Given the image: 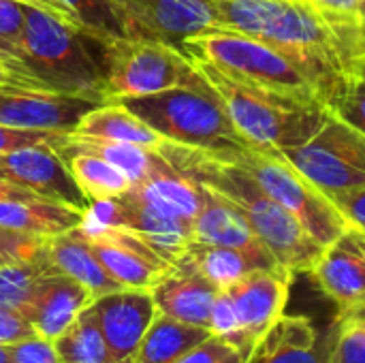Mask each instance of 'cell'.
<instances>
[{"label":"cell","mask_w":365,"mask_h":363,"mask_svg":"<svg viewBox=\"0 0 365 363\" xmlns=\"http://www.w3.org/2000/svg\"><path fill=\"white\" fill-rule=\"evenodd\" d=\"M156 152L180 175L227 197L246 216L255 235L280 267L291 274L312 272L325 246L319 244L289 210L269 199L244 169L222 154V150H203L163 139Z\"/></svg>","instance_id":"6da1fadb"},{"label":"cell","mask_w":365,"mask_h":363,"mask_svg":"<svg viewBox=\"0 0 365 363\" xmlns=\"http://www.w3.org/2000/svg\"><path fill=\"white\" fill-rule=\"evenodd\" d=\"M222 30L248 34L295 60L321 88L323 105L346 71L331 28L299 0H210Z\"/></svg>","instance_id":"7a4b0ae2"},{"label":"cell","mask_w":365,"mask_h":363,"mask_svg":"<svg viewBox=\"0 0 365 363\" xmlns=\"http://www.w3.org/2000/svg\"><path fill=\"white\" fill-rule=\"evenodd\" d=\"M190 62L205 77L237 133L255 150L280 152L297 148L306 143L329 116L321 105L299 103L244 83L207 60L190 58Z\"/></svg>","instance_id":"3957f363"},{"label":"cell","mask_w":365,"mask_h":363,"mask_svg":"<svg viewBox=\"0 0 365 363\" xmlns=\"http://www.w3.org/2000/svg\"><path fill=\"white\" fill-rule=\"evenodd\" d=\"M21 60L47 90L107 103L86 30L32 4H26Z\"/></svg>","instance_id":"277c9868"},{"label":"cell","mask_w":365,"mask_h":363,"mask_svg":"<svg viewBox=\"0 0 365 363\" xmlns=\"http://www.w3.org/2000/svg\"><path fill=\"white\" fill-rule=\"evenodd\" d=\"M86 34L92 58L105 81L107 103L120 96H143L169 88L212 90L190 58L171 45Z\"/></svg>","instance_id":"5b68a950"},{"label":"cell","mask_w":365,"mask_h":363,"mask_svg":"<svg viewBox=\"0 0 365 363\" xmlns=\"http://www.w3.org/2000/svg\"><path fill=\"white\" fill-rule=\"evenodd\" d=\"M182 49L186 56L207 60L244 83L323 107V92L317 81L295 60L259 39L220 28L186 39Z\"/></svg>","instance_id":"8992f818"},{"label":"cell","mask_w":365,"mask_h":363,"mask_svg":"<svg viewBox=\"0 0 365 363\" xmlns=\"http://www.w3.org/2000/svg\"><path fill=\"white\" fill-rule=\"evenodd\" d=\"M113 101L124 105L163 139L203 150L250 148L229 120L214 90L169 88L154 94L120 96Z\"/></svg>","instance_id":"52a82bcc"},{"label":"cell","mask_w":365,"mask_h":363,"mask_svg":"<svg viewBox=\"0 0 365 363\" xmlns=\"http://www.w3.org/2000/svg\"><path fill=\"white\" fill-rule=\"evenodd\" d=\"M222 154L244 169L269 199L289 210L319 244H331L349 227L334 203L278 154L255 148H231Z\"/></svg>","instance_id":"ba28073f"},{"label":"cell","mask_w":365,"mask_h":363,"mask_svg":"<svg viewBox=\"0 0 365 363\" xmlns=\"http://www.w3.org/2000/svg\"><path fill=\"white\" fill-rule=\"evenodd\" d=\"M293 276L284 267L255 270L220 289L212 308V334L252 353L257 342L284 315Z\"/></svg>","instance_id":"9c48e42d"},{"label":"cell","mask_w":365,"mask_h":363,"mask_svg":"<svg viewBox=\"0 0 365 363\" xmlns=\"http://www.w3.org/2000/svg\"><path fill=\"white\" fill-rule=\"evenodd\" d=\"M274 154L325 197L365 186V135L334 116L306 143Z\"/></svg>","instance_id":"30bf717a"},{"label":"cell","mask_w":365,"mask_h":363,"mask_svg":"<svg viewBox=\"0 0 365 363\" xmlns=\"http://www.w3.org/2000/svg\"><path fill=\"white\" fill-rule=\"evenodd\" d=\"M83 218L96 225L122 227L133 231L169 263H175L184 255L186 246L192 242L190 220L156 210L130 188L120 197L92 201Z\"/></svg>","instance_id":"8fae6325"},{"label":"cell","mask_w":365,"mask_h":363,"mask_svg":"<svg viewBox=\"0 0 365 363\" xmlns=\"http://www.w3.org/2000/svg\"><path fill=\"white\" fill-rule=\"evenodd\" d=\"M92 248L103 267L124 289L152 291L156 282L173 267L148 242L122 227H105L83 218L75 229Z\"/></svg>","instance_id":"7c38bea8"},{"label":"cell","mask_w":365,"mask_h":363,"mask_svg":"<svg viewBox=\"0 0 365 363\" xmlns=\"http://www.w3.org/2000/svg\"><path fill=\"white\" fill-rule=\"evenodd\" d=\"M128 19L133 39L182 49L186 39L220 30L210 0H111ZM186 56V53H184Z\"/></svg>","instance_id":"4fadbf2b"},{"label":"cell","mask_w":365,"mask_h":363,"mask_svg":"<svg viewBox=\"0 0 365 363\" xmlns=\"http://www.w3.org/2000/svg\"><path fill=\"white\" fill-rule=\"evenodd\" d=\"M101 105L105 103L47 88L0 86V124L13 128L71 135L77 131L79 122Z\"/></svg>","instance_id":"5bb4252c"},{"label":"cell","mask_w":365,"mask_h":363,"mask_svg":"<svg viewBox=\"0 0 365 363\" xmlns=\"http://www.w3.org/2000/svg\"><path fill=\"white\" fill-rule=\"evenodd\" d=\"M0 178L83 214L92 205V199L81 190L66 163L51 145H30L0 154Z\"/></svg>","instance_id":"9a60e30c"},{"label":"cell","mask_w":365,"mask_h":363,"mask_svg":"<svg viewBox=\"0 0 365 363\" xmlns=\"http://www.w3.org/2000/svg\"><path fill=\"white\" fill-rule=\"evenodd\" d=\"M109 349L111 363H135L139 344L158 315L152 291L122 289L90 304Z\"/></svg>","instance_id":"2e32d148"},{"label":"cell","mask_w":365,"mask_h":363,"mask_svg":"<svg viewBox=\"0 0 365 363\" xmlns=\"http://www.w3.org/2000/svg\"><path fill=\"white\" fill-rule=\"evenodd\" d=\"M321 291L336 302L338 315L365 310V233L346 227L312 267Z\"/></svg>","instance_id":"e0dca14e"},{"label":"cell","mask_w":365,"mask_h":363,"mask_svg":"<svg viewBox=\"0 0 365 363\" xmlns=\"http://www.w3.org/2000/svg\"><path fill=\"white\" fill-rule=\"evenodd\" d=\"M214 287L184 255L173 263V267L156 282L152 297L158 312L197 327L212 332V308L218 295Z\"/></svg>","instance_id":"ac0fdd59"},{"label":"cell","mask_w":365,"mask_h":363,"mask_svg":"<svg viewBox=\"0 0 365 363\" xmlns=\"http://www.w3.org/2000/svg\"><path fill=\"white\" fill-rule=\"evenodd\" d=\"M201 188H203V205L192 220V240L201 244L237 248L259 259L276 263L272 252L255 235L246 216L220 193L207 186Z\"/></svg>","instance_id":"d6986e66"},{"label":"cell","mask_w":365,"mask_h":363,"mask_svg":"<svg viewBox=\"0 0 365 363\" xmlns=\"http://www.w3.org/2000/svg\"><path fill=\"white\" fill-rule=\"evenodd\" d=\"M92 293L64 274H49L41 280L28 310L26 319L43 338H58L90 304Z\"/></svg>","instance_id":"ffe728a7"},{"label":"cell","mask_w":365,"mask_h":363,"mask_svg":"<svg viewBox=\"0 0 365 363\" xmlns=\"http://www.w3.org/2000/svg\"><path fill=\"white\" fill-rule=\"evenodd\" d=\"M53 150L58 152L60 158L73 156V154H94L115 169H120L128 180L130 186H137L158 173L160 169L167 167V160L150 148L133 145V143H118V141H107L98 137H83V135H64Z\"/></svg>","instance_id":"44dd1931"},{"label":"cell","mask_w":365,"mask_h":363,"mask_svg":"<svg viewBox=\"0 0 365 363\" xmlns=\"http://www.w3.org/2000/svg\"><path fill=\"white\" fill-rule=\"evenodd\" d=\"M45 252L51 265L56 267V272L71 276L73 280L83 285L94 300L124 289L118 280L111 278V274L103 267V263L92 252L90 244L75 229L68 233L47 237Z\"/></svg>","instance_id":"7402d4cb"},{"label":"cell","mask_w":365,"mask_h":363,"mask_svg":"<svg viewBox=\"0 0 365 363\" xmlns=\"http://www.w3.org/2000/svg\"><path fill=\"white\" fill-rule=\"evenodd\" d=\"M81 223L83 212L51 199L34 197L0 201V227L4 229L41 237H53L77 229Z\"/></svg>","instance_id":"603a6c76"},{"label":"cell","mask_w":365,"mask_h":363,"mask_svg":"<svg viewBox=\"0 0 365 363\" xmlns=\"http://www.w3.org/2000/svg\"><path fill=\"white\" fill-rule=\"evenodd\" d=\"M248 363H323L312 323L306 317L282 315L257 342Z\"/></svg>","instance_id":"cb8c5ba5"},{"label":"cell","mask_w":365,"mask_h":363,"mask_svg":"<svg viewBox=\"0 0 365 363\" xmlns=\"http://www.w3.org/2000/svg\"><path fill=\"white\" fill-rule=\"evenodd\" d=\"M143 201L154 205L156 210L184 218V220H195L203 205V188L201 184L180 175L171 165L167 163L165 169L148 178L145 182L130 186Z\"/></svg>","instance_id":"d4e9b609"},{"label":"cell","mask_w":365,"mask_h":363,"mask_svg":"<svg viewBox=\"0 0 365 363\" xmlns=\"http://www.w3.org/2000/svg\"><path fill=\"white\" fill-rule=\"evenodd\" d=\"M210 336L212 332L205 327L188 325L158 312L139 344L135 363H178Z\"/></svg>","instance_id":"484cf974"},{"label":"cell","mask_w":365,"mask_h":363,"mask_svg":"<svg viewBox=\"0 0 365 363\" xmlns=\"http://www.w3.org/2000/svg\"><path fill=\"white\" fill-rule=\"evenodd\" d=\"M73 135L98 137V139L118 141V143H133V145H141L150 150H156L163 141V137L156 131H152L135 113H130L124 105L115 101H109L92 109L79 122Z\"/></svg>","instance_id":"4316f807"},{"label":"cell","mask_w":365,"mask_h":363,"mask_svg":"<svg viewBox=\"0 0 365 363\" xmlns=\"http://www.w3.org/2000/svg\"><path fill=\"white\" fill-rule=\"evenodd\" d=\"M184 257L218 289H227L246 274L255 270H276L280 267L274 261L259 259L255 255H248L237 248L229 246H214V244H201L190 242L184 250Z\"/></svg>","instance_id":"83f0119b"},{"label":"cell","mask_w":365,"mask_h":363,"mask_svg":"<svg viewBox=\"0 0 365 363\" xmlns=\"http://www.w3.org/2000/svg\"><path fill=\"white\" fill-rule=\"evenodd\" d=\"M49 274H60L51 265L45 248L38 257L21 263H9L0 267V308L26 315L41 280Z\"/></svg>","instance_id":"f1b7e54d"},{"label":"cell","mask_w":365,"mask_h":363,"mask_svg":"<svg viewBox=\"0 0 365 363\" xmlns=\"http://www.w3.org/2000/svg\"><path fill=\"white\" fill-rule=\"evenodd\" d=\"M53 347L60 363H111L109 349L90 306L53 338Z\"/></svg>","instance_id":"f546056e"},{"label":"cell","mask_w":365,"mask_h":363,"mask_svg":"<svg viewBox=\"0 0 365 363\" xmlns=\"http://www.w3.org/2000/svg\"><path fill=\"white\" fill-rule=\"evenodd\" d=\"M62 160L92 201L120 197L130 188V180L120 169L94 154H73Z\"/></svg>","instance_id":"4dcf8cb0"},{"label":"cell","mask_w":365,"mask_h":363,"mask_svg":"<svg viewBox=\"0 0 365 363\" xmlns=\"http://www.w3.org/2000/svg\"><path fill=\"white\" fill-rule=\"evenodd\" d=\"M323 107L329 116L346 122L365 135V75L346 68L331 88Z\"/></svg>","instance_id":"1f68e13d"},{"label":"cell","mask_w":365,"mask_h":363,"mask_svg":"<svg viewBox=\"0 0 365 363\" xmlns=\"http://www.w3.org/2000/svg\"><path fill=\"white\" fill-rule=\"evenodd\" d=\"M77 17L81 30L96 36L133 39V30L124 13L111 0H64Z\"/></svg>","instance_id":"d6a6232c"},{"label":"cell","mask_w":365,"mask_h":363,"mask_svg":"<svg viewBox=\"0 0 365 363\" xmlns=\"http://www.w3.org/2000/svg\"><path fill=\"white\" fill-rule=\"evenodd\" d=\"M329 363H365V323L355 315H338V336Z\"/></svg>","instance_id":"836d02e7"},{"label":"cell","mask_w":365,"mask_h":363,"mask_svg":"<svg viewBox=\"0 0 365 363\" xmlns=\"http://www.w3.org/2000/svg\"><path fill=\"white\" fill-rule=\"evenodd\" d=\"M45 242L47 237L0 227V267L38 257L45 248Z\"/></svg>","instance_id":"e575fe53"},{"label":"cell","mask_w":365,"mask_h":363,"mask_svg":"<svg viewBox=\"0 0 365 363\" xmlns=\"http://www.w3.org/2000/svg\"><path fill=\"white\" fill-rule=\"evenodd\" d=\"M250 353L242 351L222 336L212 334L190 353H186L178 363H248Z\"/></svg>","instance_id":"d590c367"},{"label":"cell","mask_w":365,"mask_h":363,"mask_svg":"<svg viewBox=\"0 0 365 363\" xmlns=\"http://www.w3.org/2000/svg\"><path fill=\"white\" fill-rule=\"evenodd\" d=\"M9 362L11 363H60L53 340L43 336H32L9 344Z\"/></svg>","instance_id":"8d00e7d4"},{"label":"cell","mask_w":365,"mask_h":363,"mask_svg":"<svg viewBox=\"0 0 365 363\" xmlns=\"http://www.w3.org/2000/svg\"><path fill=\"white\" fill-rule=\"evenodd\" d=\"M64 135L62 133H51V131H28V128H13L0 124V154L19 150V148H30V145H56Z\"/></svg>","instance_id":"74e56055"},{"label":"cell","mask_w":365,"mask_h":363,"mask_svg":"<svg viewBox=\"0 0 365 363\" xmlns=\"http://www.w3.org/2000/svg\"><path fill=\"white\" fill-rule=\"evenodd\" d=\"M24 28H26V2L0 0V41L13 45L21 53Z\"/></svg>","instance_id":"f35d334b"},{"label":"cell","mask_w":365,"mask_h":363,"mask_svg":"<svg viewBox=\"0 0 365 363\" xmlns=\"http://www.w3.org/2000/svg\"><path fill=\"white\" fill-rule=\"evenodd\" d=\"M327 199L334 203V208L340 212V216L346 220L349 227L365 233V186L327 195Z\"/></svg>","instance_id":"ab89813d"},{"label":"cell","mask_w":365,"mask_h":363,"mask_svg":"<svg viewBox=\"0 0 365 363\" xmlns=\"http://www.w3.org/2000/svg\"><path fill=\"white\" fill-rule=\"evenodd\" d=\"M32 336H38V334L26 317H21L19 312L0 308V344L2 347L15 344L19 340L32 338Z\"/></svg>","instance_id":"60d3db41"},{"label":"cell","mask_w":365,"mask_h":363,"mask_svg":"<svg viewBox=\"0 0 365 363\" xmlns=\"http://www.w3.org/2000/svg\"><path fill=\"white\" fill-rule=\"evenodd\" d=\"M6 83H11V86H26V88H45L41 81L19 73L17 68H13L11 64L0 60V86H6Z\"/></svg>","instance_id":"b9f144b4"},{"label":"cell","mask_w":365,"mask_h":363,"mask_svg":"<svg viewBox=\"0 0 365 363\" xmlns=\"http://www.w3.org/2000/svg\"><path fill=\"white\" fill-rule=\"evenodd\" d=\"M21 2L32 4V6H38V9H43V11H49V13H53V15L62 17L64 21H68V24H73V26L79 28L75 13L71 11V6H68L64 0H21Z\"/></svg>","instance_id":"7bdbcfd3"},{"label":"cell","mask_w":365,"mask_h":363,"mask_svg":"<svg viewBox=\"0 0 365 363\" xmlns=\"http://www.w3.org/2000/svg\"><path fill=\"white\" fill-rule=\"evenodd\" d=\"M0 60H2V62H6V64H11V66H13V68H17L19 73H24V75H28V77L36 79V77L26 68V64H24V60H21L19 49H15L13 45H9V43H4V41H0ZM36 81H38V79H36Z\"/></svg>","instance_id":"ee69618b"},{"label":"cell","mask_w":365,"mask_h":363,"mask_svg":"<svg viewBox=\"0 0 365 363\" xmlns=\"http://www.w3.org/2000/svg\"><path fill=\"white\" fill-rule=\"evenodd\" d=\"M38 195H34L28 188H21L4 178H0V201H9V199H34Z\"/></svg>","instance_id":"f6af8a7d"},{"label":"cell","mask_w":365,"mask_h":363,"mask_svg":"<svg viewBox=\"0 0 365 363\" xmlns=\"http://www.w3.org/2000/svg\"><path fill=\"white\" fill-rule=\"evenodd\" d=\"M359 21H361V26H359V56H365V0H359Z\"/></svg>","instance_id":"bcb514c9"},{"label":"cell","mask_w":365,"mask_h":363,"mask_svg":"<svg viewBox=\"0 0 365 363\" xmlns=\"http://www.w3.org/2000/svg\"><path fill=\"white\" fill-rule=\"evenodd\" d=\"M346 68H353V71H359L361 75H365V56H359L355 58L351 64H346Z\"/></svg>","instance_id":"7dc6e473"},{"label":"cell","mask_w":365,"mask_h":363,"mask_svg":"<svg viewBox=\"0 0 365 363\" xmlns=\"http://www.w3.org/2000/svg\"><path fill=\"white\" fill-rule=\"evenodd\" d=\"M0 363H11L9 362V347L0 344Z\"/></svg>","instance_id":"c3c4849f"},{"label":"cell","mask_w":365,"mask_h":363,"mask_svg":"<svg viewBox=\"0 0 365 363\" xmlns=\"http://www.w3.org/2000/svg\"><path fill=\"white\" fill-rule=\"evenodd\" d=\"M344 315H355L357 319H361L365 323V310H353V312H344Z\"/></svg>","instance_id":"681fc988"},{"label":"cell","mask_w":365,"mask_h":363,"mask_svg":"<svg viewBox=\"0 0 365 363\" xmlns=\"http://www.w3.org/2000/svg\"><path fill=\"white\" fill-rule=\"evenodd\" d=\"M302 2H306V0H302ZM306 4H308V2H306Z\"/></svg>","instance_id":"f907efd6"},{"label":"cell","mask_w":365,"mask_h":363,"mask_svg":"<svg viewBox=\"0 0 365 363\" xmlns=\"http://www.w3.org/2000/svg\"><path fill=\"white\" fill-rule=\"evenodd\" d=\"M299 2H302V0H299Z\"/></svg>","instance_id":"816d5d0a"}]
</instances>
